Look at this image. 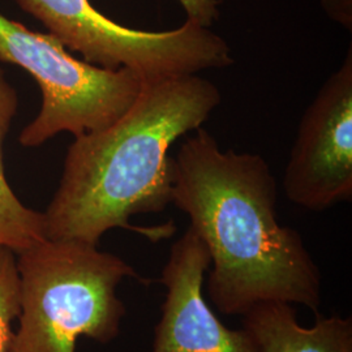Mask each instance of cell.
<instances>
[{"mask_svg": "<svg viewBox=\"0 0 352 352\" xmlns=\"http://www.w3.org/2000/svg\"><path fill=\"white\" fill-rule=\"evenodd\" d=\"M173 167V201L205 243L208 296L218 312L245 315L258 302L300 304L317 314L321 273L302 235L277 218V180L258 154L222 151L197 128Z\"/></svg>", "mask_w": 352, "mask_h": 352, "instance_id": "cell-1", "label": "cell"}, {"mask_svg": "<svg viewBox=\"0 0 352 352\" xmlns=\"http://www.w3.org/2000/svg\"><path fill=\"white\" fill-rule=\"evenodd\" d=\"M221 91L199 75L151 81L113 124L75 138L45 217L46 239L97 245L113 228L151 241L175 232L173 222L135 227V214L161 213L173 201L175 141L201 128L221 104Z\"/></svg>", "mask_w": 352, "mask_h": 352, "instance_id": "cell-2", "label": "cell"}, {"mask_svg": "<svg viewBox=\"0 0 352 352\" xmlns=\"http://www.w3.org/2000/svg\"><path fill=\"white\" fill-rule=\"evenodd\" d=\"M17 256L20 325L10 352H76L81 337L110 343L126 312L118 286L151 283L120 257L75 240H43Z\"/></svg>", "mask_w": 352, "mask_h": 352, "instance_id": "cell-3", "label": "cell"}, {"mask_svg": "<svg viewBox=\"0 0 352 352\" xmlns=\"http://www.w3.org/2000/svg\"><path fill=\"white\" fill-rule=\"evenodd\" d=\"M0 62L36 78L42 103L19 141L36 148L62 132L75 138L113 124L151 81L129 68L107 69L76 59L49 33H38L0 12Z\"/></svg>", "mask_w": 352, "mask_h": 352, "instance_id": "cell-4", "label": "cell"}, {"mask_svg": "<svg viewBox=\"0 0 352 352\" xmlns=\"http://www.w3.org/2000/svg\"><path fill=\"white\" fill-rule=\"evenodd\" d=\"M16 1L67 49L102 68H129L149 81H158L223 69L234 63L223 38L189 21L174 30L146 32L115 23L90 0Z\"/></svg>", "mask_w": 352, "mask_h": 352, "instance_id": "cell-5", "label": "cell"}, {"mask_svg": "<svg viewBox=\"0 0 352 352\" xmlns=\"http://www.w3.org/2000/svg\"><path fill=\"white\" fill-rule=\"evenodd\" d=\"M283 188L289 201L312 212L351 201V49L302 113Z\"/></svg>", "mask_w": 352, "mask_h": 352, "instance_id": "cell-6", "label": "cell"}, {"mask_svg": "<svg viewBox=\"0 0 352 352\" xmlns=\"http://www.w3.org/2000/svg\"><path fill=\"white\" fill-rule=\"evenodd\" d=\"M209 267V251L189 227L171 247L158 279L166 299L153 352H261L244 327L223 325L205 300L202 285Z\"/></svg>", "mask_w": 352, "mask_h": 352, "instance_id": "cell-7", "label": "cell"}, {"mask_svg": "<svg viewBox=\"0 0 352 352\" xmlns=\"http://www.w3.org/2000/svg\"><path fill=\"white\" fill-rule=\"evenodd\" d=\"M243 327L261 352H352L351 318L317 315L302 327L289 302H258L243 315Z\"/></svg>", "mask_w": 352, "mask_h": 352, "instance_id": "cell-8", "label": "cell"}, {"mask_svg": "<svg viewBox=\"0 0 352 352\" xmlns=\"http://www.w3.org/2000/svg\"><path fill=\"white\" fill-rule=\"evenodd\" d=\"M17 93L0 69V247L19 254L46 240L45 217L26 208L7 182L3 145L17 113Z\"/></svg>", "mask_w": 352, "mask_h": 352, "instance_id": "cell-9", "label": "cell"}, {"mask_svg": "<svg viewBox=\"0 0 352 352\" xmlns=\"http://www.w3.org/2000/svg\"><path fill=\"white\" fill-rule=\"evenodd\" d=\"M20 314V282L14 253L0 247V352H10L13 321Z\"/></svg>", "mask_w": 352, "mask_h": 352, "instance_id": "cell-10", "label": "cell"}, {"mask_svg": "<svg viewBox=\"0 0 352 352\" xmlns=\"http://www.w3.org/2000/svg\"><path fill=\"white\" fill-rule=\"evenodd\" d=\"M187 13V21L201 26L210 28L219 19V0H179Z\"/></svg>", "mask_w": 352, "mask_h": 352, "instance_id": "cell-11", "label": "cell"}]
</instances>
